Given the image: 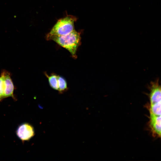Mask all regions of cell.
Segmentation results:
<instances>
[{
	"label": "cell",
	"instance_id": "obj_1",
	"mask_svg": "<svg viewBox=\"0 0 161 161\" xmlns=\"http://www.w3.org/2000/svg\"><path fill=\"white\" fill-rule=\"evenodd\" d=\"M47 40H52L66 49L74 58H77L76 52L81 44L80 32L75 30L66 35L46 36Z\"/></svg>",
	"mask_w": 161,
	"mask_h": 161
},
{
	"label": "cell",
	"instance_id": "obj_2",
	"mask_svg": "<svg viewBox=\"0 0 161 161\" xmlns=\"http://www.w3.org/2000/svg\"><path fill=\"white\" fill-rule=\"evenodd\" d=\"M77 20L76 17L70 15L60 18L46 36L63 35L70 33L75 30L74 23Z\"/></svg>",
	"mask_w": 161,
	"mask_h": 161
},
{
	"label": "cell",
	"instance_id": "obj_3",
	"mask_svg": "<svg viewBox=\"0 0 161 161\" xmlns=\"http://www.w3.org/2000/svg\"><path fill=\"white\" fill-rule=\"evenodd\" d=\"M14 90L10 73L6 70H2L0 75V103L4 99L9 97L16 100L14 94Z\"/></svg>",
	"mask_w": 161,
	"mask_h": 161
},
{
	"label": "cell",
	"instance_id": "obj_4",
	"mask_svg": "<svg viewBox=\"0 0 161 161\" xmlns=\"http://www.w3.org/2000/svg\"><path fill=\"white\" fill-rule=\"evenodd\" d=\"M16 134L22 143L28 141L35 135L33 126L28 123H23L19 125L16 129Z\"/></svg>",
	"mask_w": 161,
	"mask_h": 161
},
{
	"label": "cell",
	"instance_id": "obj_5",
	"mask_svg": "<svg viewBox=\"0 0 161 161\" xmlns=\"http://www.w3.org/2000/svg\"><path fill=\"white\" fill-rule=\"evenodd\" d=\"M148 87L150 92L149 97L150 104L161 102V86L159 80L157 79L151 82Z\"/></svg>",
	"mask_w": 161,
	"mask_h": 161
},
{
	"label": "cell",
	"instance_id": "obj_6",
	"mask_svg": "<svg viewBox=\"0 0 161 161\" xmlns=\"http://www.w3.org/2000/svg\"><path fill=\"white\" fill-rule=\"evenodd\" d=\"M161 117L150 119V126L153 133L160 137L161 136Z\"/></svg>",
	"mask_w": 161,
	"mask_h": 161
},
{
	"label": "cell",
	"instance_id": "obj_7",
	"mask_svg": "<svg viewBox=\"0 0 161 161\" xmlns=\"http://www.w3.org/2000/svg\"><path fill=\"white\" fill-rule=\"evenodd\" d=\"M45 75L48 78L50 86L53 89L58 91V75L52 73L48 75L46 72H44Z\"/></svg>",
	"mask_w": 161,
	"mask_h": 161
},
{
	"label": "cell",
	"instance_id": "obj_8",
	"mask_svg": "<svg viewBox=\"0 0 161 161\" xmlns=\"http://www.w3.org/2000/svg\"><path fill=\"white\" fill-rule=\"evenodd\" d=\"M58 91L60 93H62L68 89L67 81L63 76L58 75Z\"/></svg>",
	"mask_w": 161,
	"mask_h": 161
},
{
	"label": "cell",
	"instance_id": "obj_9",
	"mask_svg": "<svg viewBox=\"0 0 161 161\" xmlns=\"http://www.w3.org/2000/svg\"><path fill=\"white\" fill-rule=\"evenodd\" d=\"M149 110L150 116H161V102L150 104Z\"/></svg>",
	"mask_w": 161,
	"mask_h": 161
}]
</instances>
